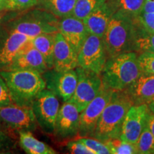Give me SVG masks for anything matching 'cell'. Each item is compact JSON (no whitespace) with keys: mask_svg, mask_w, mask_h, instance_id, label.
<instances>
[{"mask_svg":"<svg viewBox=\"0 0 154 154\" xmlns=\"http://www.w3.org/2000/svg\"><path fill=\"white\" fill-rule=\"evenodd\" d=\"M137 19L121 12L111 15L103 39L108 58L121 54L136 52Z\"/></svg>","mask_w":154,"mask_h":154,"instance_id":"obj_1","label":"cell"},{"mask_svg":"<svg viewBox=\"0 0 154 154\" xmlns=\"http://www.w3.org/2000/svg\"><path fill=\"white\" fill-rule=\"evenodd\" d=\"M134 102L125 91H113L110 101L103 109L91 137L105 142L119 138L123 123Z\"/></svg>","mask_w":154,"mask_h":154,"instance_id":"obj_2","label":"cell"},{"mask_svg":"<svg viewBox=\"0 0 154 154\" xmlns=\"http://www.w3.org/2000/svg\"><path fill=\"white\" fill-rule=\"evenodd\" d=\"M14 103L30 106L36 96L46 88L42 74L29 69L0 71Z\"/></svg>","mask_w":154,"mask_h":154,"instance_id":"obj_3","label":"cell"},{"mask_svg":"<svg viewBox=\"0 0 154 154\" xmlns=\"http://www.w3.org/2000/svg\"><path fill=\"white\" fill-rule=\"evenodd\" d=\"M137 55L130 51L108 58L101 74L103 85L113 91H124L128 88L141 74Z\"/></svg>","mask_w":154,"mask_h":154,"instance_id":"obj_4","label":"cell"},{"mask_svg":"<svg viewBox=\"0 0 154 154\" xmlns=\"http://www.w3.org/2000/svg\"><path fill=\"white\" fill-rule=\"evenodd\" d=\"M59 19L47 11L34 7L2 22L1 24L7 29L34 38L42 34L57 33Z\"/></svg>","mask_w":154,"mask_h":154,"instance_id":"obj_5","label":"cell"},{"mask_svg":"<svg viewBox=\"0 0 154 154\" xmlns=\"http://www.w3.org/2000/svg\"><path fill=\"white\" fill-rule=\"evenodd\" d=\"M31 107L40 128L45 134H54L56 119L60 108L57 96L45 88L36 96Z\"/></svg>","mask_w":154,"mask_h":154,"instance_id":"obj_6","label":"cell"},{"mask_svg":"<svg viewBox=\"0 0 154 154\" xmlns=\"http://www.w3.org/2000/svg\"><path fill=\"white\" fill-rule=\"evenodd\" d=\"M78 81L76 89L69 102L74 103L81 113L88 103L97 96L103 83L101 74L77 66L76 69Z\"/></svg>","mask_w":154,"mask_h":154,"instance_id":"obj_7","label":"cell"},{"mask_svg":"<svg viewBox=\"0 0 154 154\" xmlns=\"http://www.w3.org/2000/svg\"><path fill=\"white\" fill-rule=\"evenodd\" d=\"M107 59L103 39L88 34L78 53V66L101 74Z\"/></svg>","mask_w":154,"mask_h":154,"instance_id":"obj_8","label":"cell"},{"mask_svg":"<svg viewBox=\"0 0 154 154\" xmlns=\"http://www.w3.org/2000/svg\"><path fill=\"white\" fill-rule=\"evenodd\" d=\"M32 38L0 25V71L7 70L31 44Z\"/></svg>","mask_w":154,"mask_h":154,"instance_id":"obj_9","label":"cell"},{"mask_svg":"<svg viewBox=\"0 0 154 154\" xmlns=\"http://www.w3.org/2000/svg\"><path fill=\"white\" fill-rule=\"evenodd\" d=\"M113 91L102 86L99 94L80 113V137H91L103 109L110 101Z\"/></svg>","mask_w":154,"mask_h":154,"instance_id":"obj_10","label":"cell"},{"mask_svg":"<svg viewBox=\"0 0 154 154\" xmlns=\"http://www.w3.org/2000/svg\"><path fill=\"white\" fill-rule=\"evenodd\" d=\"M0 124L9 131H30L37 128L35 116L32 107L15 103L0 109Z\"/></svg>","mask_w":154,"mask_h":154,"instance_id":"obj_11","label":"cell"},{"mask_svg":"<svg viewBox=\"0 0 154 154\" xmlns=\"http://www.w3.org/2000/svg\"><path fill=\"white\" fill-rule=\"evenodd\" d=\"M46 88L51 91L63 102L69 101L76 89L78 76L75 69L59 72L54 69H48L42 74Z\"/></svg>","mask_w":154,"mask_h":154,"instance_id":"obj_12","label":"cell"},{"mask_svg":"<svg viewBox=\"0 0 154 154\" xmlns=\"http://www.w3.org/2000/svg\"><path fill=\"white\" fill-rule=\"evenodd\" d=\"M149 111L146 103L133 105L127 112L123 123L121 139L128 143L136 144L146 126Z\"/></svg>","mask_w":154,"mask_h":154,"instance_id":"obj_13","label":"cell"},{"mask_svg":"<svg viewBox=\"0 0 154 154\" xmlns=\"http://www.w3.org/2000/svg\"><path fill=\"white\" fill-rule=\"evenodd\" d=\"M80 112L74 103L69 101L63 103L59 108L54 134L59 139H67L79 136Z\"/></svg>","mask_w":154,"mask_h":154,"instance_id":"obj_14","label":"cell"},{"mask_svg":"<svg viewBox=\"0 0 154 154\" xmlns=\"http://www.w3.org/2000/svg\"><path fill=\"white\" fill-rule=\"evenodd\" d=\"M58 32L78 54L88 36V32L82 20L73 16L60 19Z\"/></svg>","mask_w":154,"mask_h":154,"instance_id":"obj_15","label":"cell"},{"mask_svg":"<svg viewBox=\"0 0 154 154\" xmlns=\"http://www.w3.org/2000/svg\"><path fill=\"white\" fill-rule=\"evenodd\" d=\"M78 66V54L59 32L55 34L54 68L59 72L73 70Z\"/></svg>","mask_w":154,"mask_h":154,"instance_id":"obj_16","label":"cell"},{"mask_svg":"<svg viewBox=\"0 0 154 154\" xmlns=\"http://www.w3.org/2000/svg\"><path fill=\"white\" fill-rule=\"evenodd\" d=\"M134 105L147 104L154 96V74H141L124 90Z\"/></svg>","mask_w":154,"mask_h":154,"instance_id":"obj_17","label":"cell"},{"mask_svg":"<svg viewBox=\"0 0 154 154\" xmlns=\"http://www.w3.org/2000/svg\"><path fill=\"white\" fill-rule=\"evenodd\" d=\"M15 69H29L36 71L42 74L49 69L42 54L30 44L17 57L7 70Z\"/></svg>","mask_w":154,"mask_h":154,"instance_id":"obj_18","label":"cell"},{"mask_svg":"<svg viewBox=\"0 0 154 154\" xmlns=\"http://www.w3.org/2000/svg\"><path fill=\"white\" fill-rule=\"evenodd\" d=\"M113 12L104 3L83 19L88 34L103 38Z\"/></svg>","mask_w":154,"mask_h":154,"instance_id":"obj_19","label":"cell"},{"mask_svg":"<svg viewBox=\"0 0 154 154\" xmlns=\"http://www.w3.org/2000/svg\"><path fill=\"white\" fill-rule=\"evenodd\" d=\"M19 144L28 154H56L54 149L36 138L30 131H18Z\"/></svg>","mask_w":154,"mask_h":154,"instance_id":"obj_20","label":"cell"},{"mask_svg":"<svg viewBox=\"0 0 154 154\" xmlns=\"http://www.w3.org/2000/svg\"><path fill=\"white\" fill-rule=\"evenodd\" d=\"M77 0H38L36 8L43 9L59 19L72 16Z\"/></svg>","mask_w":154,"mask_h":154,"instance_id":"obj_21","label":"cell"},{"mask_svg":"<svg viewBox=\"0 0 154 154\" xmlns=\"http://www.w3.org/2000/svg\"><path fill=\"white\" fill-rule=\"evenodd\" d=\"M55 34H42L31 40L32 46L42 54L49 69L54 68V49Z\"/></svg>","mask_w":154,"mask_h":154,"instance_id":"obj_22","label":"cell"},{"mask_svg":"<svg viewBox=\"0 0 154 154\" xmlns=\"http://www.w3.org/2000/svg\"><path fill=\"white\" fill-rule=\"evenodd\" d=\"M146 0H107L106 3L113 14L121 12L137 17L142 11Z\"/></svg>","mask_w":154,"mask_h":154,"instance_id":"obj_23","label":"cell"},{"mask_svg":"<svg viewBox=\"0 0 154 154\" xmlns=\"http://www.w3.org/2000/svg\"><path fill=\"white\" fill-rule=\"evenodd\" d=\"M144 51L154 53V33L146 31L138 22L136 35V52L139 54Z\"/></svg>","mask_w":154,"mask_h":154,"instance_id":"obj_24","label":"cell"},{"mask_svg":"<svg viewBox=\"0 0 154 154\" xmlns=\"http://www.w3.org/2000/svg\"><path fill=\"white\" fill-rule=\"evenodd\" d=\"M107 0H77L72 16L83 20Z\"/></svg>","mask_w":154,"mask_h":154,"instance_id":"obj_25","label":"cell"},{"mask_svg":"<svg viewBox=\"0 0 154 154\" xmlns=\"http://www.w3.org/2000/svg\"><path fill=\"white\" fill-rule=\"evenodd\" d=\"M135 145L138 154L154 153V137L147 126H145Z\"/></svg>","mask_w":154,"mask_h":154,"instance_id":"obj_26","label":"cell"},{"mask_svg":"<svg viewBox=\"0 0 154 154\" xmlns=\"http://www.w3.org/2000/svg\"><path fill=\"white\" fill-rule=\"evenodd\" d=\"M111 153L113 154H135L137 153V150L135 144L124 141L119 138H112L103 142Z\"/></svg>","mask_w":154,"mask_h":154,"instance_id":"obj_27","label":"cell"},{"mask_svg":"<svg viewBox=\"0 0 154 154\" xmlns=\"http://www.w3.org/2000/svg\"><path fill=\"white\" fill-rule=\"evenodd\" d=\"M137 54L138 65L140 72L154 74V53L144 51Z\"/></svg>","mask_w":154,"mask_h":154,"instance_id":"obj_28","label":"cell"},{"mask_svg":"<svg viewBox=\"0 0 154 154\" xmlns=\"http://www.w3.org/2000/svg\"><path fill=\"white\" fill-rule=\"evenodd\" d=\"M38 0H7L5 11H23L34 8Z\"/></svg>","mask_w":154,"mask_h":154,"instance_id":"obj_29","label":"cell"},{"mask_svg":"<svg viewBox=\"0 0 154 154\" xmlns=\"http://www.w3.org/2000/svg\"><path fill=\"white\" fill-rule=\"evenodd\" d=\"M84 145L89 148L94 154H110L111 151L107 146L101 141L92 137H79L77 138Z\"/></svg>","mask_w":154,"mask_h":154,"instance_id":"obj_30","label":"cell"},{"mask_svg":"<svg viewBox=\"0 0 154 154\" xmlns=\"http://www.w3.org/2000/svg\"><path fill=\"white\" fill-rule=\"evenodd\" d=\"M14 140L11 137L10 131L0 124V153L10 151L14 147Z\"/></svg>","mask_w":154,"mask_h":154,"instance_id":"obj_31","label":"cell"},{"mask_svg":"<svg viewBox=\"0 0 154 154\" xmlns=\"http://www.w3.org/2000/svg\"><path fill=\"white\" fill-rule=\"evenodd\" d=\"M14 103L10 92L3 77L0 75V109Z\"/></svg>","mask_w":154,"mask_h":154,"instance_id":"obj_32","label":"cell"},{"mask_svg":"<svg viewBox=\"0 0 154 154\" xmlns=\"http://www.w3.org/2000/svg\"><path fill=\"white\" fill-rule=\"evenodd\" d=\"M136 19L142 27L148 32L154 33V13L141 12Z\"/></svg>","mask_w":154,"mask_h":154,"instance_id":"obj_33","label":"cell"},{"mask_svg":"<svg viewBox=\"0 0 154 154\" xmlns=\"http://www.w3.org/2000/svg\"><path fill=\"white\" fill-rule=\"evenodd\" d=\"M69 152L74 154H94L89 148L84 145L82 142L76 139L74 141H70L66 144Z\"/></svg>","mask_w":154,"mask_h":154,"instance_id":"obj_34","label":"cell"},{"mask_svg":"<svg viewBox=\"0 0 154 154\" xmlns=\"http://www.w3.org/2000/svg\"><path fill=\"white\" fill-rule=\"evenodd\" d=\"M141 12L154 13V1L153 0H146Z\"/></svg>","mask_w":154,"mask_h":154,"instance_id":"obj_35","label":"cell"},{"mask_svg":"<svg viewBox=\"0 0 154 154\" xmlns=\"http://www.w3.org/2000/svg\"><path fill=\"white\" fill-rule=\"evenodd\" d=\"M146 126L149 128L150 131L151 132L152 135H153L154 137V113H152L150 111L147 117Z\"/></svg>","mask_w":154,"mask_h":154,"instance_id":"obj_36","label":"cell"},{"mask_svg":"<svg viewBox=\"0 0 154 154\" xmlns=\"http://www.w3.org/2000/svg\"><path fill=\"white\" fill-rule=\"evenodd\" d=\"M147 105H148V107H149L150 112L152 113H154V96L151 99V101L147 103Z\"/></svg>","mask_w":154,"mask_h":154,"instance_id":"obj_37","label":"cell"},{"mask_svg":"<svg viewBox=\"0 0 154 154\" xmlns=\"http://www.w3.org/2000/svg\"><path fill=\"white\" fill-rule=\"evenodd\" d=\"M5 4H4L0 0V11H5Z\"/></svg>","mask_w":154,"mask_h":154,"instance_id":"obj_38","label":"cell"},{"mask_svg":"<svg viewBox=\"0 0 154 154\" xmlns=\"http://www.w3.org/2000/svg\"><path fill=\"white\" fill-rule=\"evenodd\" d=\"M3 11H0V25H1V24H2V17L4 16Z\"/></svg>","mask_w":154,"mask_h":154,"instance_id":"obj_39","label":"cell"},{"mask_svg":"<svg viewBox=\"0 0 154 154\" xmlns=\"http://www.w3.org/2000/svg\"><path fill=\"white\" fill-rule=\"evenodd\" d=\"M1 1L2 2H3L4 4H5H5H6V2H7V0H1Z\"/></svg>","mask_w":154,"mask_h":154,"instance_id":"obj_40","label":"cell"},{"mask_svg":"<svg viewBox=\"0 0 154 154\" xmlns=\"http://www.w3.org/2000/svg\"><path fill=\"white\" fill-rule=\"evenodd\" d=\"M153 1H154V0H153Z\"/></svg>","mask_w":154,"mask_h":154,"instance_id":"obj_41","label":"cell"}]
</instances>
